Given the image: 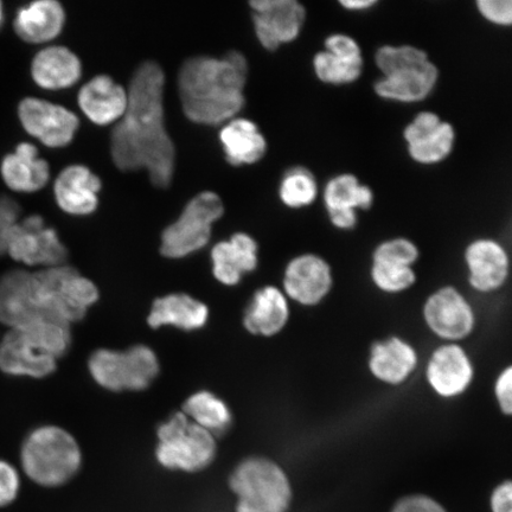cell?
I'll return each mask as SVG.
<instances>
[{
  "label": "cell",
  "mask_w": 512,
  "mask_h": 512,
  "mask_svg": "<svg viewBox=\"0 0 512 512\" xmlns=\"http://www.w3.org/2000/svg\"><path fill=\"white\" fill-rule=\"evenodd\" d=\"M165 73L155 61L134 72L126 111L111 134V155L120 171L145 170L156 188L168 189L176 169V147L165 126Z\"/></svg>",
  "instance_id": "cell-1"
},
{
  "label": "cell",
  "mask_w": 512,
  "mask_h": 512,
  "mask_svg": "<svg viewBox=\"0 0 512 512\" xmlns=\"http://www.w3.org/2000/svg\"><path fill=\"white\" fill-rule=\"evenodd\" d=\"M98 299V287L72 266L9 271L0 277V322L11 329L40 322L70 326Z\"/></svg>",
  "instance_id": "cell-2"
},
{
  "label": "cell",
  "mask_w": 512,
  "mask_h": 512,
  "mask_svg": "<svg viewBox=\"0 0 512 512\" xmlns=\"http://www.w3.org/2000/svg\"><path fill=\"white\" fill-rule=\"evenodd\" d=\"M248 62L240 51L220 57L196 56L182 64L178 92L192 123L219 125L233 120L246 104Z\"/></svg>",
  "instance_id": "cell-3"
},
{
  "label": "cell",
  "mask_w": 512,
  "mask_h": 512,
  "mask_svg": "<svg viewBox=\"0 0 512 512\" xmlns=\"http://www.w3.org/2000/svg\"><path fill=\"white\" fill-rule=\"evenodd\" d=\"M72 344L70 326L55 322L34 323L11 329L0 342V370L12 376L43 379L57 368V361Z\"/></svg>",
  "instance_id": "cell-4"
},
{
  "label": "cell",
  "mask_w": 512,
  "mask_h": 512,
  "mask_svg": "<svg viewBox=\"0 0 512 512\" xmlns=\"http://www.w3.org/2000/svg\"><path fill=\"white\" fill-rule=\"evenodd\" d=\"M21 463L32 482L44 488H59L78 475L82 453L67 431L56 426H43L24 440Z\"/></svg>",
  "instance_id": "cell-5"
},
{
  "label": "cell",
  "mask_w": 512,
  "mask_h": 512,
  "mask_svg": "<svg viewBox=\"0 0 512 512\" xmlns=\"http://www.w3.org/2000/svg\"><path fill=\"white\" fill-rule=\"evenodd\" d=\"M229 488L236 496V512H287L292 486L283 467L265 457H251L235 467Z\"/></svg>",
  "instance_id": "cell-6"
},
{
  "label": "cell",
  "mask_w": 512,
  "mask_h": 512,
  "mask_svg": "<svg viewBox=\"0 0 512 512\" xmlns=\"http://www.w3.org/2000/svg\"><path fill=\"white\" fill-rule=\"evenodd\" d=\"M158 463L170 471L196 473L213 464L217 446L213 435L184 413H176L158 428Z\"/></svg>",
  "instance_id": "cell-7"
},
{
  "label": "cell",
  "mask_w": 512,
  "mask_h": 512,
  "mask_svg": "<svg viewBox=\"0 0 512 512\" xmlns=\"http://www.w3.org/2000/svg\"><path fill=\"white\" fill-rule=\"evenodd\" d=\"M88 369L93 380L111 392H142L156 380L160 366L156 352L139 344L126 351L96 350Z\"/></svg>",
  "instance_id": "cell-8"
},
{
  "label": "cell",
  "mask_w": 512,
  "mask_h": 512,
  "mask_svg": "<svg viewBox=\"0 0 512 512\" xmlns=\"http://www.w3.org/2000/svg\"><path fill=\"white\" fill-rule=\"evenodd\" d=\"M224 214L221 197L203 191L191 198L178 220L162 233L160 253L165 258L182 259L207 246L213 224Z\"/></svg>",
  "instance_id": "cell-9"
},
{
  "label": "cell",
  "mask_w": 512,
  "mask_h": 512,
  "mask_svg": "<svg viewBox=\"0 0 512 512\" xmlns=\"http://www.w3.org/2000/svg\"><path fill=\"white\" fill-rule=\"evenodd\" d=\"M422 318L435 337L445 343H460L469 338L477 325L475 309L462 292L443 286L428 296Z\"/></svg>",
  "instance_id": "cell-10"
},
{
  "label": "cell",
  "mask_w": 512,
  "mask_h": 512,
  "mask_svg": "<svg viewBox=\"0 0 512 512\" xmlns=\"http://www.w3.org/2000/svg\"><path fill=\"white\" fill-rule=\"evenodd\" d=\"M6 254L24 265L44 268L66 265L68 260V249L59 234L46 226L40 215H30L15 224Z\"/></svg>",
  "instance_id": "cell-11"
},
{
  "label": "cell",
  "mask_w": 512,
  "mask_h": 512,
  "mask_svg": "<svg viewBox=\"0 0 512 512\" xmlns=\"http://www.w3.org/2000/svg\"><path fill=\"white\" fill-rule=\"evenodd\" d=\"M254 31L259 43L268 51H277L302 34L306 9L298 0H253Z\"/></svg>",
  "instance_id": "cell-12"
},
{
  "label": "cell",
  "mask_w": 512,
  "mask_h": 512,
  "mask_svg": "<svg viewBox=\"0 0 512 512\" xmlns=\"http://www.w3.org/2000/svg\"><path fill=\"white\" fill-rule=\"evenodd\" d=\"M18 118L31 137L59 149L73 142L80 120L66 107L37 98H25L18 105Z\"/></svg>",
  "instance_id": "cell-13"
},
{
  "label": "cell",
  "mask_w": 512,
  "mask_h": 512,
  "mask_svg": "<svg viewBox=\"0 0 512 512\" xmlns=\"http://www.w3.org/2000/svg\"><path fill=\"white\" fill-rule=\"evenodd\" d=\"M334 273L323 256L305 253L288 262L283 278V292L290 302L315 307L330 296Z\"/></svg>",
  "instance_id": "cell-14"
},
{
  "label": "cell",
  "mask_w": 512,
  "mask_h": 512,
  "mask_svg": "<svg viewBox=\"0 0 512 512\" xmlns=\"http://www.w3.org/2000/svg\"><path fill=\"white\" fill-rule=\"evenodd\" d=\"M473 362L460 343H444L434 349L426 366V380L441 399L460 398L475 381Z\"/></svg>",
  "instance_id": "cell-15"
},
{
  "label": "cell",
  "mask_w": 512,
  "mask_h": 512,
  "mask_svg": "<svg viewBox=\"0 0 512 512\" xmlns=\"http://www.w3.org/2000/svg\"><path fill=\"white\" fill-rule=\"evenodd\" d=\"M464 260L467 281L473 291L491 294L501 290L509 279L507 249L494 239H477L466 247Z\"/></svg>",
  "instance_id": "cell-16"
},
{
  "label": "cell",
  "mask_w": 512,
  "mask_h": 512,
  "mask_svg": "<svg viewBox=\"0 0 512 512\" xmlns=\"http://www.w3.org/2000/svg\"><path fill=\"white\" fill-rule=\"evenodd\" d=\"M419 364L418 351L398 336L388 337L371 345L368 358L370 374L387 386L406 383Z\"/></svg>",
  "instance_id": "cell-17"
},
{
  "label": "cell",
  "mask_w": 512,
  "mask_h": 512,
  "mask_svg": "<svg viewBox=\"0 0 512 512\" xmlns=\"http://www.w3.org/2000/svg\"><path fill=\"white\" fill-rule=\"evenodd\" d=\"M101 187V179L87 166L70 165L56 178L55 200L64 213L89 215L98 208Z\"/></svg>",
  "instance_id": "cell-18"
},
{
  "label": "cell",
  "mask_w": 512,
  "mask_h": 512,
  "mask_svg": "<svg viewBox=\"0 0 512 512\" xmlns=\"http://www.w3.org/2000/svg\"><path fill=\"white\" fill-rule=\"evenodd\" d=\"M127 89L111 76L98 75L80 89L78 102L83 114L96 125L118 123L127 107Z\"/></svg>",
  "instance_id": "cell-19"
},
{
  "label": "cell",
  "mask_w": 512,
  "mask_h": 512,
  "mask_svg": "<svg viewBox=\"0 0 512 512\" xmlns=\"http://www.w3.org/2000/svg\"><path fill=\"white\" fill-rule=\"evenodd\" d=\"M290 316V300L283 290L268 285L253 294L243 315V325L254 336L274 337L286 328Z\"/></svg>",
  "instance_id": "cell-20"
},
{
  "label": "cell",
  "mask_w": 512,
  "mask_h": 512,
  "mask_svg": "<svg viewBox=\"0 0 512 512\" xmlns=\"http://www.w3.org/2000/svg\"><path fill=\"white\" fill-rule=\"evenodd\" d=\"M215 278L226 286L241 283L246 274L259 265V246L251 235L236 233L229 241H222L211 251Z\"/></svg>",
  "instance_id": "cell-21"
},
{
  "label": "cell",
  "mask_w": 512,
  "mask_h": 512,
  "mask_svg": "<svg viewBox=\"0 0 512 512\" xmlns=\"http://www.w3.org/2000/svg\"><path fill=\"white\" fill-rule=\"evenodd\" d=\"M439 69L430 60L422 66L402 70L375 83V93L379 98L400 104H415L424 101L437 87Z\"/></svg>",
  "instance_id": "cell-22"
},
{
  "label": "cell",
  "mask_w": 512,
  "mask_h": 512,
  "mask_svg": "<svg viewBox=\"0 0 512 512\" xmlns=\"http://www.w3.org/2000/svg\"><path fill=\"white\" fill-rule=\"evenodd\" d=\"M0 175L9 189L30 194L46 187L50 179V168L47 160L38 156L35 145L22 143L4 157Z\"/></svg>",
  "instance_id": "cell-23"
},
{
  "label": "cell",
  "mask_w": 512,
  "mask_h": 512,
  "mask_svg": "<svg viewBox=\"0 0 512 512\" xmlns=\"http://www.w3.org/2000/svg\"><path fill=\"white\" fill-rule=\"evenodd\" d=\"M82 64L78 56L66 47L54 46L38 51L31 62V76L36 85L48 91H60L78 82Z\"/></svg>",
  "instance_id": "cell-24"
},
{
  "label": "cell",
  "mask_w": 512,
  "mask_h": 512,
  "mask_svg": "<svg viewBox=\"0 0 512 512\" xmlns=\"http://www.w3.org/2000/svg\"><path fill=\"white\" fill-rule=\"evenodd\" d=\"M66 12L56 0H37L17 11L14 28L24 42L47 43L61 34Z\"/></svg>",
  "instance_id": "cell-25"
},
{
  "label": "cell",
  "mask_w": 512,
  "mask_h": 512,
  "mask_svg": "<svg viewBox=\"0 0 512 512\" xmlns=\"http://www.w3.org/2000/svg\"><path fill=\"white\" fill-rule=\"evenodd\" d=\"M208 318L209 309L206 304L188 294L176 293L153 302L147 323L153 329L175 326L184 331H195L202 329Z\"/></svg>",
  "instance_id": "cell-26"
},
{
  "label": "cell",
  "mask_w": 512,
  "mask_h": 512,
  "mask_svg": "<svg viewBox=\"0 0 512 512\" xmlns=\"http://www.w3.org/2000/svg\"><path fill=\"white\" fill-rule=\"evenodd\" d=\"M220 140L230 165H252L266 156L267 140L251 120H230L222 128Z\"/></svg>",
  "instance_id": "cell-27"
},
{
  "label": "cell",
  "mask_w": 512,
  "mask_h": 512,
  "mask_svg": "<svg viewBox=\"0 0 512 512\" xmlns=\"http://www.w3.org/2000/svg\"><path fill=\"white\" fill-rule=\"evenodd\" d=\"M183 411L192 422L213 437L226 434L233 424V415L227 403L207 390L191 395L184 403Z\"/></svg>",
  "instance_id": "cell-28"
},
{
  "label": "cell",
  "mask_w": 512,
  "mask_h": 512,
  "mask_svg": "<svg viewBox=\"0 0 512 512\" xmlns=\"http://www.w3.org/2000/svg\"><path fill=\"white\" fill-rule=\"evenodd\" d=\"M323 198L328 213L336 210H369L375 200L373 190L352 174L331 178L325 185Z\"/></svg>",
  "instance_id": "cell-29"
},
{
  "label": "cell",
  "mask_w": 512,
  "mask_h": 512,
  "mask_svg": "<svg viewBox=\"0 0 512 512\" xmlns=\"http://www.w3.org/2000/svg\"><path fill=\"white\" fill-rule=\"evenodd\" d=\"M318 184L315 175L304 166L287 170L279 187L280 201L291 209L310 207L317 200Z\"/></svg>",
  "instance_id": "cell-30"
},
{
  "label": "cell",
  "mask_w": 512,
  "mask_h": 512,
  "mask_svg": "<svg viewBox=\"0 0 512 512\" xmlns=\"http://www.w3.org/2000/svg\"><path fill=\"white\" fill-rule=\"evenodd\" d=\"M456 145V130L443 121L438 130L422 138L408 147V155L415 163L421 165H434L444 162L451 155Z\"/></svg>",
  "instance_id": "cell-31"
},
{
  "label": "cell",
  "mask_w": 512,
  "mask_h": 512,
  "mask_svg": "<svg viewBox=\"0 0 512 512\" xmlns=\"http://www.w3.org/2000/svg\"><path fill=\"white\" fill-rule=\"evenodd\" d=\"M363 61H348L319 51L313 56V70L320 82L331 86H344L356 82L363 72Z\"/></svg>",
  "instance_id": "cell-32"
},
{
  "label": "cell",
  "mask_w": 512,
  "mask_h": 512,
  "mask_svg": "<svg viewBox=\"0 0 512 512\" xmlns=\"http://www.w3.org/2000/svg\"><path fill=\"white\" fill-rule=\"evenodd\" d=\"M430 61L425 50L414 46H383L375 54L376 67L383 76L392 75Z\"/></svg>",
  "instance_id": "cell-33"
},
{
  "label": "cell",
  "mask_w": 512,
  "mask_h": 512,
  "mask_svg": "<svg viewBox=\"0 0 512 512\" xmlns=\"http://www.w3.org/2000/svg\"><path fill=\"white\" fill-rule=\"evenodd\" d=\"M370 278L377 290L387 294L406 292L416 283L413 267L383 264V262L371 264Z\"/></svg>",
  "instance_id": "cell-34"
},
{
  "label": "cell",
  "mask_w": 512,
  "mask_h": 512,
  "mask_svg": "<svg viewBox=\"0 0 512 512\" xmlns=\"http://www.w3.org/2000/svg\"><path fill=\"white\" fill-rule=\"evenodd\" d=\"M420 258L418 246L409 239L383 241L373 252V262L413 267Z\"/></svg>",
  "instance_id": "cell-35"
},
{
  "label": "cell",
  "mask_w": 512,
  "mask_h": 512,
  "mask_svg": "<svg viewBox=\"0 0 512 512\" xmlns=\"http://www.w3.org/2000/svg\"><path fill=\"white\" fill-rule=\"evenodd\" d=\"M443 121L437 113L420 112L403 131V138H405L406 144L411 145L419 142L422 138L427 137L428 134L438 130Z\"/></svg>",
  "instance_id": "cell-36"
},
{
  "label": "cell",
  "mask_w": 512,
  "mask_h": 512,
  "mask_svg": "<svg viewBox=\"0 0 512 512\" xmlns=\"http://www.w3.org/2000/svg\"><path fill=\"white\" fill-rule=\"evenodd\" d=\"M21 207L8 196H0V258L8 251L11 229L19 221Z\"/></svg>",
  "instance_id": "cell-37"
},
{
  "label": "cell",
  "mask_w": 512,
  "mask_h": 512,
  "mask_svg": "<svg viewBox=\"0 0 512 512\" xmlns=\"http://www.w3.org/2000/svg\"><path fill=\"white\" fill-rule=\"evenodd\" d=\"M476 6L486 21L498 27H510L512 24L511 0H478Z\"/></svg>",
  "instance_id": "cell-38"
},
{
  "label": "cell",
  "mask_w": 512,
  "mask_h": 512,
  "mask_svg": "<svg viewBox=\"0 0 512 512\" xmlns=\"http://www.w3.org/2000/svg\"><path fill=\"white\" fill-rule=\"evenodd\" d=\"M324 50L348 61H363L362 49L354 38L344 34H334L326 38Z\"/></svg>",
  "instance_id": "cell-39"
},
{
  "label": "cell",
  "mask_w": 512,
  "mask_h": 512,
  "mask_svg": "<svg viewBox=\"0 0 512 512\" xmlns=\"http://www.w3.org/2000/svg\"><path fill=\"white\" fill-rule=\"evenodd\" d=\"M21 490V478L18 471L9 463L0 460V508L14 503Z\"/></svg>",
  "instance_id": "cell-40"
},
{
  "label": "cell",
  "mask_w": 512,
  "mask_h": 512,
  "mask_svg": "<svg viewBox=\"0 0 512 512\" xmlns=\"http://www.w3.org/2000/svg\"><path fill=\"white\" fill-rule=\"evenodd\" d=\"M494 395L499 411L510 416L512 414V368H504L496 377Z\"/></svg>",
  "instance_id": "cell-41"
},
{
  "label": "cell",
  "mask_w": 512,
  "mask_h": 512,
  "mask_svg": "<svg viewBox=\"0 0 512 512\" xmlns=\"http://www.w3.org/2000/svg\"><path fill=\"white\" fill-rule=\"evenodd\" d=\"M392 512H446V510L431 497L412 495L402 498Z\"/></svg>",
  "instance_id": "cell-42"
},
{
  "label": "cell",
  "mask_w": 512,
  "mask_h": 512,
  "mask_svg": "<svg viewBox=\"0 0 512 512\" xmlns=\"http://www.w3.org/2000/svg\"><path fill=\"white\" fill-rule=\"evenodd\" d=\"M492 512H512V484H499L491 495Z\"/></svg>",
  "instance_id": "cell-43"
},
{
  "label": "cell",
  "mask_w": 512,
  "mask_h": 512,
  "mask_svg": "<svg viewBox=\"0 0 512 512\" xmlns=\"http://www.w3.org/2000/svg\"><path fill=\"white\" fill-rule=\"evenodd\" d=\"M329 220L337 229L351 230L357 226L358 217L355 210L329 211Z\"/></svg>",
  "instance_id": "cell-44"
},
{
  "label": "cell",
  "mask_w": 512,
  "mask_h": 512,
  "mask_svg": "<svg viewBox=\"0 0 512 512\" xmlns=\"http://www.w3.org/2000/svg\"><path fill=\"white\" fill-rule=\"evenodd\" d=\"M377 4H379L377 0H341L339 2L343 9L349 11H364L374 8Z\"/></svg>",
  "instance_id": "cell-45"
},
{
  "label": "cell",
  "mask_w": 512,
  "mask_h": 512,
  "mask_svg": "<svg viewBox=\"0 0 512 512\" xmlns=\"http://www.w3.org/2000/svg\"><path fill=\"white\" fill-rule=\"evenodd\" d=\"M4 21V9H3V3L0 2V25H2Z\"/></svg>",
  "instance_id": "cell-46"
}]
</instances>
